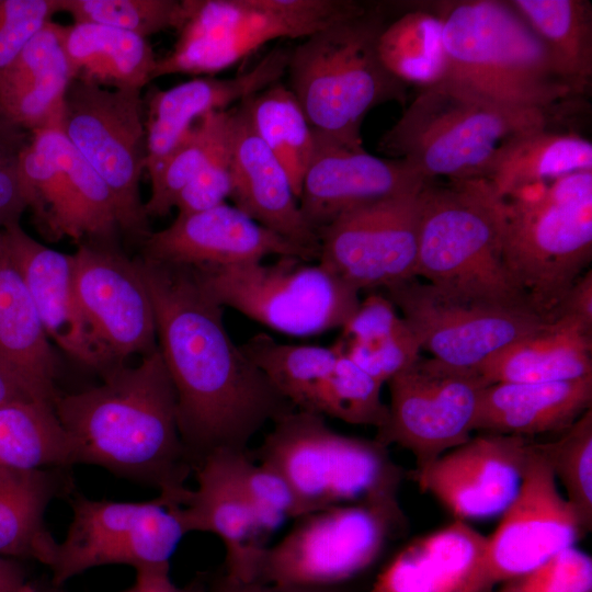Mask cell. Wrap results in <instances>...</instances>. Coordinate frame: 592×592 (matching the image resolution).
<instances>
[{
    "mask_svg": "<svg viewBox=\"0 0 592 592\" xmlns=\"http://www.w3.org/2000/svg\"><path fill=\"white\" fill-rule=\"evenodd\" d=\"M209 592H344L339 587L276 585L258 580L242 581L228 574L214 580Z\"/></svg>",
    "mask_w": 592,
    "mask_h": 592,
    "instance_id": "obj_52",
    "label": "cell"
},
{
    "mask_svg": "<svg viewBox=\"0 0 592 592\" xmlns=\"http://www.w3.org/2000/svg\"><path fill=\"white\" fill-rule=\"evenodd\" d=\"M364 5L348 0H182L172 50L153 79L213 75L278 38H305Z\"/></svg>",
    "mask_w": 592,
    "mask_h": 592,
    "instance_id": "obj_9",
    "label": "cell"
},
{
    "mask_svg": "<svg viewBox=\"0 0 592 592\" xmlns=\"http://www.w3.org/2000/svg\"><path fill=\"white\" fill-rule=\"evenodd\" d=\"M408 328L387 296L372 294L361 300L355 311L342 326L344 341L376 342Z\"/></svg>",
    "mask_w": 592,
    "mask_h": 592,
    "instance_id": "obj_49",
    "label": "cell"
},
{
    "mask_svg": "<svg viewBox=\"0 0 592 592\" xmlns=\"http://www.w3.org/2000/svg\"><path fill=\"white\" fill-rule=\"evenodd\" d=\"M20 130L0 119V156L23 147Z\"/></svg>",
    "mask_w": 592,
    "mask_h": 592,
    "instance_id": "obj_55",
    "label": "cell"
},
{
    "mask_svg": "<svg viewBox=\"0 0 592 592\" xmlns=\"http://www.w3.org/2000/svg\"><path fill=\"white\" fill-rule=\"evenodd\" d=\"M418 276L448 295L533 308L505 266L502 200L485 179L423 184L418 194Z\"/></svg>",
    "mask_w": 592,
    "mask_h": 592,
    "instance_id": "obj_5",
    "label": "cell"
},
{
    "mask_svg": "<svg viewBox=\"0 0 592 592\" xmlns=\"http://www.w3.org/2000/svg\"><path fill=\"white\" fill-rule=\"evenodd\" d=\"M501 200L505 266L531 306L556 320L592 258V171L527 185Z\"/></svg>",
    "mask_w": 592,
    "mask_h": 592,
    "instance_id": "obj_6",
    "label": "cell"
},
{
    "mask_svg": "<svg viewBox=\"0 0 592 592\" xmlns=\"http://www.w3.org/2000/svg\"><path fill=\"white\" fill-rule=\"evenodd\" d=\"M230 153L229 198L234 205L319 259L318 234L305 220L284 167L254 132L239 105L232 109Z\"/></svg>",
    "mask_w": 592,
    "mask_h": 592,
    "instance_id": "obj_26",
    "label": "cell"
},
{
    "mask_svg": "<svg viewBox=\"0 0 592 592\" xmlns=\"http://www.w3.org/2000/svg\"><path fill=\"white\" fill-rule=\"evenodd\" d=\"M385 291L421 350L454 366L476 369L506 345L554 321L528 306L460 298L418 278Z\"/></svg>",
    "mask_w": 592,
    "mask_h": 592,
    "instance_id": "obj_16",
    "label": "cell"
},
{
    "mask_svg": "<svg viewBox=\"0 0 592 592\" xmlns=\"http://www.w3.org/2000/svg\"><path fill=\"white\" fill-rule=\"evenodd\" d=\"M270 255L318 261L312 252L263 227L235 205L178 215L143 241L141 258L192 267L262 261Z\"/></svg>",
    "mask_w": 592,
    "mask_h": 592,
    "instance_id": "obj_21",
    "label": "cell"
},
{
    "mask_svg": "<svg viewBox=\"0 0 592 592\" xmlns=\"http://www.w3.org/2000/svg\"><path fill=\"white\" fill-rule=\"evenodd\" d=\"M592 171V144L579 134L549 127L517 135L494 153L481 173L496 195L504 198L521 187Z\"/></svg>",
    "mask_w": 592,
    "mask_h": 592,
    "instance_id": "obj_34",
    "label": "cell"
},
{
    "mask_svg": "<svg viewBox=\"0 0 592 592\" xmlns=\"http://www.w3.org/2000/svg\"><path fill=\"white\" fill-rule=\"evenodd\" d=\"M289 53L288 47H275L250 70L232 78H195L167 90H151L145 111L148 174L167 159L201 117L226 111L278 82L286 75Z\"/></svg>",
    "mask_w": 592,
    "mask_h": 592,
    "instance_id": "obj_24",
    "label": "cell"
},
{
    "mask_svg": "<svg viewBox=\"0 0 592 592\" xmlns=\"http://www.w3.org/2000/svg\"><path fill=\"white\" fill-rule=\"evenodd\" d=\"M419 192L360 205L338 216L318 231V262L358 292L418 278Z\"/></svg>",
    "mask_w": 592,
    "mask_h": 592,
    "instance_id": "obj_17",
    "label": "cell"
},
{
    "mask_svg": "<svg viewBox=\"0 0 592 592\" xmlns=\"http://www.w3.org/2000/svg\"><path fill=\"white\" fill-rule=\"evenodd\" d=\"M386 69L406 86H432L446 78L443 25L433 9L410 10L383 29L377 45Z\"/></svg>",
    "mask_w": 592,
    "mask_h": 592,
    "instance_id": "obj_38",
    "label": "cell"
},
{
    "mask_svg": "<svg viewBox=\"0 0 592 592\" xmlns=\"http://www.w3.org/2000/svg\"><path fill=\"white\" fill-rule=\"evenodd\" d=\"M2 234L32 296L43 328L62 352L102 375L118 363L96 337L78 300L73 257L42 244L21 225Z\"/></svg>",
    "mask_w": 592,
    "mask_h": 592,
    "instance_id": "obj_22",
    "label": "cell"
},
{
    "mask_svg": "<svg viewBox=\"0 0 592 592\" xmlns=\"http://www.w3.org/2000/svg\"><path fill=\"white\" fill-rule=\"evenodd\" d=\"M403 519L399 502L341 504L301 515L264 550L255 580L338 587L375 562Z\"/></svg>",
    "mask_w": 592,
    "mask_h": 592,
    "instance_id": "obj_11",
    "label": "cell"
},
{
    "mask_svg": "<svg viewBox=\"0 0 592 592\" xmlns=\"http://www.w3.org/2000/svg\"><path fill=\"white\" fill-rule=\"evenodd\" d=\"M221 452L239 486L271 535L285 520L296 517L294 494L281 475L253 460L249 455V449Z\"/></svg>",
    "mask_w": 592,
    "mask_h": 592,
    "instance_id": "obj_44",
    "label": "cell"
},
{
    "mask_svg": "<svg viewBox=\"0 0 592 592\" xmlns=\"http://www.w3.org/2000/svg\"><path fill=\"white\" fill-rule=\"evenodd\" d=\"M231 117L232 109L201 117L167 159L149 173L151 190L145 202L148 218L164 217L170 213L179 193L230 137Z\"/></svg>",
    "mask_w": 592,
    "mask_h": 592,
    "instance_id": "obj_40",
    "label": "cell"
},
{
    "mask_svg": "<svg viewBox=\"0 0 592 592\" xmlns=\"http://www.w3.org/2000/svg\"><path fill=\"white\" fill-rule=\"evenodd\" d=\"M59 33L73 79L139 92L153 79L158 58L147 38L93 23L60 25Z\"/></svg>",
    "mask_w": 592,
    "mask_h": 592,
    "instance_id": "obj_32",
    "label": "cell"
},
{
    "mask_svg": "<svg viewBox=\"0 0 592 592\" xmlns=\"http://www.w3.org/2000/svg\"><path fill=\"white\" fill-rule=\"evenodd\" d=\"M532 440L481 433L444 453L412 478L459 521L503 513L515 498Z\"/></svg>",
    "mask_w": 592,
    "mask_h": 592,
    "instance_id": "obj_20",
    "label": "cell"
},
{
    "mask_svg": "<svg viewBox=\"0 0 592 592\" xmlns=\"http://www.w3.org/2000/svg\"><path fill=\"white\" fill-rule=\"evenodd\" d=\"M124 592H204V583L195 579L185 587L175 585L169 576V569L136 570L133 587Z\"/></svg>",
    "mask_w": 592,
    "mask_h": 592,
    "instance_id": "obj_53",
    "label": "cell"
},
{
    "mask_svg": "<svg viewBox=\"0 0 592 592\" xmlns=\"http://www.w3.org/2000/svg\"><path fill=\"white\" fill-rule=\"evenodd\" d=\"M230 137L179 193L174 204L178 215L191 214L226 203L231 192Z\"/></svg>",
    "mask_w": 592,
    "mask_h": 592,
    "instance_id": "obj_48",
    "label": "cell"
},
{
    "mask_svg": "<svg viewBox=\"0 0 592 592\" xmlns=\"http://www.w3.org/2000/svg\"><path fill=\"white\" fill-rule=\"evenodd\" d=\"M58 127L111 191L119 230L143 242L151 231L140 195L146 161L140 92L72 79Z\"/></svg>",
    "mask_w": 592,
    "mask_h": 592,
    "instance_id": "obj_12",
    "label": "cell"
},
{
    "mask_svg": "<svg viewBox=\"0 0 592 592\" xmlns=\"http://www.w3.org/2000/svg\"><path fill=\"white\" fill-rule=\"evenodd\" d=\"M490 592H592V559L570 547Z\"/></svg>",
    "mask_w": 592,
    "mask_h": 592,
    "instance_id": "obj_45",
    "label": "cell"
},
{
    "mask_svg": "<svg viewBox=\"0 0 592 592\" xmlns=\"http://www.w3.org/2000/svg\"><path fill=\"white\" fill-rule=\"evenodd\" d=\"M386 23L384 13L364 7L291 48L288 88L316 140L362 148L367 113L387 102L405 103L407 86L386 69L377 49Z\"/></svg>",
    "mask_w": 592,
    "mask_h": 592,
    "instance_id": "obj_3",
    "label": "cell"
},
{
    "mask_svg": "<svg viewBox=\"0 0 592 592\" xmlns=\"http://www.w3.org/2000/svg\"><path fill=\"white\" fill-rule=\"evenodd\" d=\"M249 455L286 481L295 519L341 504L398 502L403 471L387 447L337 433L319 413L296 409L283 415Z\"/></svg>",
    "mask_w": 592,
    "mask_h": 592,
    "instance_id": "obj_7",
    "label": "cell"
},
{
    "mask_svg": "<svg viewBox=\"0 0 592 592\" xmlns=\"http://www.w3.org/2000/svg\"><path fill=\"white\" fill-rule=\"evenodd\" d=\"M592 331L558 317L481 363L476 371L488 384L548 383L592 375Z\"/></svg>",
    "mask_w": 592,
    "mask_h": 592,
    "instance_id": "obj_31",
    "label": "cell"
},
{
    "mask_svg": "<svg viewBox=\"0 0 592 592\" xmlns=\"http://www.w3.org/2000/svg\"><path fill=\"white\" fill-rule=\"evenodd\" d=\"M68 437L54 408L33 400L0 406V467L66 468Z\"/></svg>",
    "mask_w": 592,
    "mask_h": 592,
    "instance_id": "obj_39",
    "label": "cell"
},
{
    "mask_svg": "<svg viewBox=\"0 0 592 592\" xmlns=\"http://www.w3.org/2000/svg\"><path fill=\"white\" fill-rule=\"evenodd\" d=\"M486 547L487 536L455 520L406 546L371 592H478Z\"/></svg>",
    "mask_w": 592,
    "mask_h": 592,
    "instance_id": "obj_28",
    "label": "cell"
},
{
    "mask_svg": "<svg viewBox=\"0 0 592 592\" xmlns=\"http://www.w3.org/2000/svg\"><path fill=\"white\" fill-rule=\"evenodd\" d=\"M25 584L22 567L3 556H0V592H20Z\"/></svg>",
    "mask_w": 592,
    "mask_h": 592,
    "instance_id": "obj_54",
    "label": "cell"
},
{
    "mask_svg": "<svg viewBox=\"0 0 592 592\" xmlns=\"http://www.w3.org/2000/svg\"><path fill=\"white\" fill-rule=\"evenodd\" d=\"M20 592H36V591L31 584L25 583L23 588L20 590Z\"/></svg>",
    "mask_w": 592,
    "mask_h": 592,
    "instance_id": "obj_57",
    "label": "cell"
},
{
    "mask_svg": "<svg viewBox=\"0 0 592 592\" xmlns=\"http://www.w3.org/2000/svg\"><path fill=\"white\" fill-rule=\"evenodd\" d=\"M73 257V284L96 337L118 363L158 349L152 301L135 260L111 243L82 241Z\"/></svg>",
    "mask_w": 592,
    "mask_h": 592,
    "instance_id": "obj_19",
    "label": "cell"
},
{
    "mask_svg": "<svg viewBox=\"0 0 592 592\" xmlns=\"http://www.w3.org/2000/svg\"><path fill=\"white\" fill-rule=\"evenodd\" d=\"M21 149L0 156V231L20 225L22 214L29 209V200L19 170Z\"/></svg>",
    "mask_w": 592,
    "mask_h": 592,
    "instance_id": "obj_50",
    "label": "cell"
},
{
    "mask_svg": "<svg viewBox=\"0 0 592 592\" xmlns=\"http://www.w3.org/2000/svg\"><path fill=\"white\" fill-rule=\"evenodd\" d=\"M69 503L72 520L49 567L56 587L105 565L170 569V558L186 534L180 508H168L160 497L145 502H116L92 500L71 491Z\"/></svg>",
    "mask_w": 592,
    "mask_h": 592,
    "instance_id": "obj_13",
    "label": "cell"
},
{
    "mask_svg": "<svg viewBox=\"0 0 592 592\" xmlns=\"http://www.w3.org/2000/svg\"><path fill=\"white\" fill-rule=\"evenodd\" d=\"M59 469L0 467V556L50 567L58 543L45 527L44 514L55 497L71 492Z\"/></svg>",
    "mask_w": 592,
    "mask_h": 592,
    "instance_id": "obj_33",
    "label": "cell"
},
{
    "mask_svg": "<svg viewBox=\"0 0 592 592\" xmlns=\"http://www.w3.org/2000/svg\"><path fill=\"white\" fill-rule=\"evenodd\" d=\"M103 383L57 397L54 411L65 430L70 465L103 467L156 487L168 508H182L194 473L181 440L177 395L159 349L136 366L118 364Z\"/></svg>",
    "mask_w": 592,
    "mask_h": 592,
    "instance_id": "obj_2",
    "label": "cell"
},
{
    "mask_svg": "<svg viewBox=\"0 0 592 592\" xmlns=\"http://www.w3.org/2000/svg\"><path fill=\"white\" fill-rule=\"evenodd\" d=\"M569 317L592 331V271L583 273L569 288L557 314Z\"/></svg>",
    "mask_w": 592,
    "mask_h": 592,
    "instance_id": "obj_51",
    "label": "cell"
},
{
    "mask_svg": "<svg viewBox=\"0 0 592 592\" xmlns=\"http://www.w3.org/2000/svg\"><path fill=\"white\" fill-rule=\"evenodd\" d=\"M60 24L47 22L0 72V119L19 130L59 126L73 79L64 53Z\"/></svg>",
    "mask_w": 592,
    "mask_h": 592,
    "instance_id": "obj_30",
    "label": "cell"
},
{
    "mask_svg": "<svg viewBox=\"0 0 592 592\" xmlns=\"http://www.w3.org/2000/svg\"><path fill=\"white\" fill-rule=\"evenodd\" d=\"M177 395L178 428L195 469L219 451L247 452L269 422L296 410L229 335L224 307L191 266L135 260Z\"/></svg>",
    "mask_w": 592,
    "mask_h": 592,
    "instance_id": "obj_1",
    "label": "cell"
},
{
    "mask_svg": "<svg viewBox=\"0 0 592 592\" xmlns=\"http://www.w3.org/2000/svg\"><path fill=\"white\" fill-rule=\"evenodd\" d=\"M425 182L402 159L379 158L363 147L348 148L316 140L298 204L305 220L318 234L356 206L417 193Z\"/></svg>",
    "mask_w": 592,
    "mask_h": 592,
    "instance_id": "obj_23",
    "label": "cell"
},
{
    "mask_svg": "<svg viewBox=\"0 0 592 592\" xmlns=\"http://www.w3.org/2000/svg\"><path fill=\"white\" fill-rule=\"evenodd\" d=\"M592 405V375L548 383H498L481 392L474 431L530 437L562 432Z\"/></svg>",
    "mask_w": 592,
    "mask_h": 592,
    "instance_id": "obj_29",
    "label": "cell"
},
{
    "mask_svg": "<svg viewBox=\"0 0 592 592\" xmlns=\"http://www.w3.org/2000/svg\"><path fill=\"white\" fill-rule=\"evenodd\" d=\"M383 384L354 364L344 353L325 382L317 412L350 424L383 426L388 405L380 397Z\"/></svg>",
    "mask_w": 592,
    "mask_h": 592,
    "instance_id": "obj_42",
    "label": "cell"
},
{
    "mask_svg": "<svg viewBox=\"0 0 592 592\" xmlns=\"http://www.w3.org/2000/svg\"><path fill=\"white\" fill-rule=\"evenodd\" d=\"M544 45L554 72L573 94L592 77V5L585 0L508 1Z\"/></svg>",
    "mask_w": 592,
    "mask_h": 592,
    "instance_id": "obj_35",
    "label": "cell"
},
{
    "mask_svg": "<svg viewBox=\"0 0 592 592\" xmlns=\"http://www.w3.org/2000/svg\"><path fill=\"white\" fill-rule=\"evenodd\" d=\"M534 448L545 459L567 492V500L585 527H592V410L585 411L557 439Z\"/></svg>",
    "mask_w": 592,
    "mask_h": 592,
    "instance_id": "obj_41",
    "label": "cell"
},
{
    "mask_svg": "<svg viewBox=\"0 0 592 592\" xmlns=\"http://www.w3.org/2000/svg\"><path fill=\"white\" fill-rule=\"evenodd\" d=\"M193 269L223 307L293 337L342 328L361 301L356 288L318 261L297 257Z\"/></svg>",
    "mask_w": 592,
    "mask_h": 592,
    "instance_id": "obj_10",
    "label": "cell"
},
{
    "mask_svg": "<svg viewBox=\"0 0 592 592\" xmlns=\"http://www.w3.org/2000/svg\"><path fill=\"white\" fill-rule=\"evenodd\" d=\"M421 351L409 327L376 342L344 341L345 355L382 384L418 361Z\"/></svg>",
    "mask_w": 592,
    "mask_h": 592,
    "instance_id": "obj_46",
    "label": "cell"
},
{
    "mask_svg": "<svg viewBox=\"0 0 592 592\" xmlns=\"http://www.w3.org/2000/svg\"><path fill=\"white\" fill-rule=\"evenodd\" d=\"M31 133L19 170L38 230L52 240L111 243L119 226L107 185L58 126Z\"/></svg>",
    "mask_w": 592,
    "mask_h": 592,
    "instance_id": "obj_15",
    "label": "cell"
},
{
    "mask_svg": "<svg viewBox=\"0 0 592 592\" xmlns=\"http://www.w3.org/2000/svg\"><path fill=\"white\" fill-rule=\"evenodd\" d=\"M58 9L73 23L111 26L144 38L175 30L181 18L179 0H58Z\"/></svg>",
    "mask_w": 592,
    "mask_h": 592,
    "instance_id": "obj_43",
    "label": "cell"
},
{
    "mask_svg": "<svg viewBox=\"0 0 592 592\" xmlns=\"http://www.w3.org/2000/svg\"><path fill=\"white\" fill-rule=\"evenodd\" d=\"M19 400L29 399L15 384L0 371V406Z\"/></svg>",
    "mask_w": 592,
    "mask_h": 592,
    "instance_id": "obj_56",
    "label": "cell"
},
{
    "mask_svg": "<svg viewBox=\"0 0 592 592\" xmlns=\"http://www.w3.org/2000/svg\"><path fill=\"white\" fill-rule=\"evenodd\" d=\"M57 12L58 0H0V72Z\"/></svg>",
    "mask_w": 592,
    "mask_h": 592,
    "instance_id": "obj_47",
    "label": "cell"
},
{
    "mask_svg": "<svg viewBox=\"0 0 592 592\" xmlns=\"http://www.w3.org/2000/svg\"><path fill=\"white\" fill-rule=\"evenodd\" d=\"M240 346L297 410L318 413L322 386L344 349V341L340 339L331 346L285 344L259 332Z\"/></svg>",
    "mask_w": 592,
    "mask_h": 592,
    "instance_id": "obj_36",
    "label": "cell"
},
{
    "mask_svg": "<svg viewBox=\"0 0 592 592\" xmlns=\"http://www.w3.org/2000/svg\"><path fill=\"white\" fill-rule=\"evenodd\" d=\"M589 530L572 504L561 497L556 478L530 442L519 491L487 537L478 592L534 569L573 547Z\"/></svg>",
    "mask_w": 592,
    "mask_h": 592,
    "instance_id": "obj_18",
    "label": "cell"
},
{
    "mask_svg": "<svg viewBox=\"0 0 592 592\" xmlns=\"http://www.w3.org/2000/svg\"><path fill=\"white\" fill-rule=\"evenodd\" d=\"M250 125L284 167L298 200L316 147L308 118L292 90L280 81L239 104Z\"/></svg>",
    "mask_w": 592,
    "mask_h": 592,
    "instance_id": "obj_37",
    "label": "cell"
},
{
    "mask_svg": "<svg viewBox=\"0 0 592 592\" xmlns=\"http://www.w3.org/2000/svg\"><path fill=\"white\" fill-rule=\"evenodd\" d=\"M194 473L197 488L191 490L185 504L179 509L185 533L217 535L226 549V574L242 581L255 580L271 534L221 451L207 456Z\"/></svg>",
    "mask_w": 592,
    "mask_h": 592,
    "instance_id": "obj_25",
    "label": "cell"
},
{
    "mask_svg": "<svg viewBox=\"0 0 592 592\" xmlns=\"http://www.w3.org/2000/svg\"><path fill=\"white\" fill-rule=\"evenodd\" d=\"M388 419L375 440L409 451L421 470L471 437L482 390L474 368L419 357L388 382Z\"/></svg>",
    "mask_w": 592,
    "mask_h": 592,
    "instance_id": "obj_14",
    "label": "cell"
},
{
    "mask_svg": "<svg viewBox=\"0 0 592 592\" xmlns=\"http://www.w3.org/2000/svg\"><path fill=\"white\" fill-rule=\"evenodd\" d=\"M550 118L553 110L504 103L445 78L421 88L378 149L426 181L478 179L502 145L548 127Z\"/></svg>",
    "mask_w": 592,
    "mask_h": 592,
    "instance_id": "obj_4",
    "label": "cell"
},
{
    "mask_svg": "<svg viewBox=\"0 0 592 592\" xmlns=\"http://www.w3.org/2000/svg\"><path fill=\"white\" fill-rule=\"evenodd\" d=\"M0 371L31 400L54 408L58 360L0 231Z\"/></svg>",
    "mask_w": 592,
    "mask_h": 592,
    "instance_id": "obj_27",
    "label": "cell"
},
{
    "mask_svg": "<svg viewBox=\"0 0 592 592\" xmlns=\"http://www.w3.org/2000/svg\"><path fill=\"white\" fill-rule=\"evenodd\" d=\"M435 9L443 25L446 78L494 100L542 110H554L573 94L508 1H443Z\"/></svg>",
    "mask_w": 592,
    "mask_h": 592,
    "instance_id": "obj_8",
    "label": "cell"
}]
</instances>
